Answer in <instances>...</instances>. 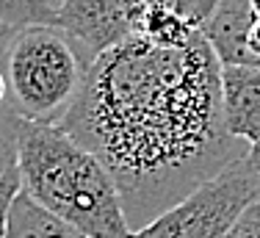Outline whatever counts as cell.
I'll list each match as a JSON object with an SVG mask.
<instances>
[{
	"mask_svg": "<svg viewBox=\"0 0 260 238\" xmlns=\"http://www.w3.org/2000/svg\"><path fill=\"white\" fill-rule=\"evenodd\" d=\"M61 128L105 164L130 230L246 155L221 111V58L208 36L155 47L141 36L105 50Z\"/></svg>",
	"mask_w": 260,
	"mask_h": 238,
	"instance_id": "1",
	"label": "cell"
},
{
	"mask_svg": "<svg viewBox=\"0 0 260 238\" xmlns=\"http://www.w3.org/2000/svg\"><path fill=\"white\" fill-rule=\"evenodd\" d=\"M17 169L22 191L89 238H127L130 224L105 164L61 125L20 119Z\"/></svg>",
	"mask_w": 260,
	"mask_h": 238,
	"instance_id": "2",
	"label": "cell"
},
{
	"mask_svg": "<svg viewBox=\"0 0 260 238\" xmlns=\"http://www.w3.org/2000/svg\"><path fill=\"white\" fill-rule=\"evenodd\" d=\"M91 61L58 25L20 28L0 61L9 83V108L25 122L61 125L83 89Z\"/></svg>",
	"mask_w": 260,
	"mask_h": 238,
	"instance_id": "3",
	"label": "cell"
},
{
	"mask_svg": "<svg viewBox=\"0 0 260 238\" xmlns=\"http://www.w3.org/2000/svg\"><path fill=\"white\" fill-rule=\"evenodd\" d=\"M260 197V174L244 158L188 191L127 238H227L244 208Z\"/></svg>",
	"mask_w": 260,
	"mask_h": 238,
	"instance_id": "4",
	"label": "cell"
},
{
	"mask_svg": "<svg viewBox=\"0 0 260 238\" xmlns=\"http://www.w3.org/2000/svg\"><path fill=\"white\" fill-rule=\"evenodd\" d=\"M141 3L144 0H64L55 6V25L97 58L136 36Z\"/></svg>",
	"mask_w": 260,
	"mask_h": 238,
	"instance_id": "5",
	"label": "cell"
},
{
	"mask_svg": "<svg viewBox=\"0 0 260 238\" xmlns=\"http://www.w3.org/2000/svg\"><path fill=\"white\" fill-rule=\"evenodd\" d=\"M221 111L233 139H260V67L221 64Z\"/></svg>",
	"mask_w": 260,
	"mask_h": 238,
	"instance_id": "6",
	"label": "cell"
},
{
	"mask_svg": "<svg viewBox=\"0 0 260 238\" xmlns=\"http://www.w3.org/2000/svg\"><path fill=\"white\" fill-rule=\"evenodd\" d=\"M202 34L213 45L221 64L260 67V20L249 17L235 0H221L216 17Z\"/></svg>",
	"mask_w": 260,
	"mask_h": 238,
	"instance_id": "7",
	"label": "cell"
},
{
	"mask_svg": "<svg viewBox=\"0 0 260 238\" xmlns=\"http://www.w3.org/2000/svg\"><path fill=\"white\" fill-rule=\"evenodd\" d=\"M6 238H89L83 230L36 202L28 191H20L9 208Z\"/></svg>",
	"mask_w": 260,
	"mask_h": 238,
	"instance_id": "8",
	"label": "cell"
},
{
	"mask_svg": "<svg viewBox=\"0 0 260 238\" xmlns=\"http://www.w3.org/2000/svg\"><path fill=\"white\" fill-rule=\"evenodd\" d=\"M200 34L191 28L180 14L158 3H141L139 20H136V36L155 47H183Z\"/></svg>",
	"mask_w": 260,
	"mask_h": 238,
	"instance_id": "9",
	"label": "cell"
},
{
	"mask_svg": "<svg viewBox=\"0 0 260 238\" xmlns=\"http://www.w3.org/2000/svg\"><path fill=\"white\" fill-rule=\"evenodd\" d=\"M0 20L14 28L55 25V6H50L47 0H0Z\"/></svg>",
	"mask_w": 260,
	"mask_h": 238,
	"instance_id": "10",
	"label": "cell"
},
{
	"mask_svg": "<svg viewBox=\"0 0 260 238\" xmlns=\"http://www.w3.org/2000/svg\"><path fill=\"white\" fill-rule=\"evenodd\" d=\"M17 133H20V116L9 108H0V180L17 169Z\"/></svg>",
	"mask_w": 260,
	"mask_h": 238,
	"instance_id": "11",
	"label": "cell"
},
{
	"mask_svg": "<svg viewBox=\"0 0 260 238\" xmlns=\"http://www.w3.org/2000/svg\"><path fill=\"white\" fill-rule=\"evenodd\" d=\"M144 3H158L172 9L175 14H180L191 28L197 31H205V25L216 17L221 0H144Z\"/></svg>",
	"mask_w": 260,
	"mask_h": 238,
	"instance_id": "12",
	"label": "cell"
},
{
	"mask_svg": "<svg viewBox=\"0 0 260 238\" xmlns=\"http://www.w3.org/2000/svg\"><path fill=\"white\" fill-rule=\"evenodd\" d=\"M227 238H260V197H255L244 208Z\"/></svg>",
	"mask_w": 260,
	"mask_h": 238,
	"instance_id": "13",
	"label": "cell"
},
{
	"mask_svg": "<svg viewBox=\"0 0 260 238\" xmlns=\"http://www.w3.org/2000/svg\"><path fill=\"white\" fill-rule=\"evenodd\" d=\"M22 191V180H20V169L9 172L0 180V238H6V222H9V208L14 202V197Z\"/></svg>",
	"mask_w": 260,
	"mask_h": 238,
	"instance_id": "14",
	"label": "cell"
},
{
	"mask_svg": "<svg viewBox=\"0 0 260 238\" xmlns=\"http://www.w3.org/2000/svg\"><path fill=\"white\" fill-rule=\"evenodd\" d=\"M17 31H20V28H14V25H9L6 20H0V61H3V55H6V50H9L11 39L17 36Z\"/></svg>",
	"mask_w": 260,
	"mask_h": 238,
	"instance_id": "15",
	"label": "cell"
},
{
	"mask_svg": "<svg viewBox=\"0 0 260 238\" xmlns=\"http://www.w3.org/2000/svg\"><path fill=\"white\" fill-rule=\"evenodd\" d=\"M244 161L249 164V169L255 174H260V139L257 141H252L249 147H246V155H244Z\"/></svg>",
	"mask_w": 260,
	"mask_h": 238,
	"instance_id": "16",
	"label": "cell"
},
{
	"mask_svg": "<svg viewBox=\"0 0 260 238\" xmlns=\"http://www.w3.org/2000/svg\"><path fill=\"white\" fill-rule=\"evenodd\" d=\"M9 103V83H6V75H3V67H0V108Z\"/></svg>",
	"mask_w": 260,
	"mask_h": 238,
	"instance_id": "17",
	"label": "cell"
},
{
	"mask_svg": "<svg viewBox=\"0 0 260 238\" xmlns=\"http://www.w3.org/2000/svg\"><path fill=\"white\" fill-rule=\"evenodd\" d=\"M47 3H50V6H61L64 0H47Z\"/></svg>",
	"mask_w": 260,
	"mask_h": 238,
	"instance_id": "18",
	"label": "cell"
}]
</instances>
